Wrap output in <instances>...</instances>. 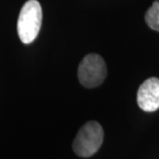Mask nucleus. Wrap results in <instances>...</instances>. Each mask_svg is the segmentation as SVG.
Masks as SVG:
<instances>
[{
    "label": "nucleus",
    "instance_id": "4",
    "mask_svg": "<svg viewBox=\"0 0 159 159\" xmlns=\"http://www.w3.org/2000/svg\"><path fill=\"white\" fill-rule=\"evenodd\" d=\"M137 103L147 112L159 109V79L149 78L140 86L137 92Z\"/></svg>",
    "mask_w": 159,
    "mask_h": 159
},
{
    "label": "nucleus",
    "instance_id": "2",
    "mask_svg": "<svg viewBox=\"0 0 159 159\" xmlns=\"http://www.w3.org/2000/svg\"><path fill=\"white\" fill-rule=\"evenodd\" d=\"M103 142V130L96 121L86 123L78 132L73 142L74 153L81 157H89L96 154Z\"/></svg>",
    "mask_w": 159,
    "mask_h": 159
},
{
    "label": "nucleus",
    "instance_id": "1",
    "mask_svg": "<svg viewBox=\"0 0 159 159\" xmlns=\"http://www.w3.org/2000/svg\"><path fill=\"white\" fill-rule=\"evenodd\" d=\"M42 18V7L37 0H29L23 5L17 22L18 34L23 43L29 44L36 38Z\"/></svg>",
    "mask_w": 159,
    "mask_h": 159
},
{
    "label": "nucleus",
    "instance_id": "3",
    "mask_svg": "<svg viewBox=\"0 0 159 159\" xmlns=\"http://www.w3.org/2000/svg\"><path fill=\"white\" fill-rule=\"evenodd\" d=\"M107 75V67L102 57L97 54H88L78 68L80 82L86 88L92 89L101 85Z\"/></svg>",
    "mask_w": 159,
    "mask_h": 159
},
{
    "label": "nucleus",
    "instance_id": "5",
    "mask_svg": "<svg viewBox=\"0 0 159 159\" xmlns=\"http://www.w3.org/2000/svg\"><path fill=\"white\" fill-rule=\"evenodd\" d=\"M145 20L148 27L159 32V1H155L145 14Z\"/></svg>",
    "mask_w": 159,
    "mask_h": 159
}]
</instances>
